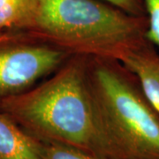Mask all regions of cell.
I'll return each instance as SVG.
<instances>
[{
    "label": "cell",
    "instance_id": "ba28073f",
    "mask_svg": "<svg viewBox=\"0 0 159 159\" xmlns=\"http://www.w3.org/2000/svg\"><path fill=\"white\" fill-rule=\"evenodd\" d=\"M44 159H107L82 148L59 142H42Z\"/></svg>",
    "mask_w": 159,
    "mask_h": 159
},
{
    "label": "cell",
    "instance_id": "8fae6325",
    "mask_svg": "<svg viewBox=\"0 0 159 159\" xmlns=\"http://www.w3.org/2000/svg\"><path fill=\"white\" fill-rule=\"evenodd\" d=\"M6 34V33H2V32H0V37H2L3 35H5Z\"/></svg>",
    "mask_w": 159,
    "mask_h": 159
},
{
    "label": "cell",
    "instance_id": "8992f818",
    "mask_svg": "<svg viewBox=\"0 0 159 159\" xmlns=\"http://www.w3.org/2000/svg\"><path fill=\"white\" fill-rule=\"evenodd\" d=\"M0 159H44L43 143L1 111Z\"/></svg>",
    "mask_w": 159,
    "mask_h": 159
},
{
    "label": "cell",
    "instance_id": "7a4b0ae2",
    "mask_svg": "<svg viewBox=\"0 0 159 159\" xmlns=\"http://www.w3.org/2000/svg\"><path fill=\"white\" fill-rule=\"evenodd\" d=\"M146 16L102 0H42L29 34L69 55L119 62L146 42Z\"/></svg>",
    "mask_w": 159,
    "mask_h": 159
},
{
    "label": "cell",
    "instance_id": "3957f363",
    "mask_svg": "<svg viewBox=\"0 0 159 159\" xmlns=\"http://www.w3.org/2000/svg\"><path fill=\"white\" fill-rule=\"evenodd\" d=\"M89 81L102 154L108 159H159V113L116 61L95 59Z\"/></svg>",
    "mask_w": 159,
    "mask_h": 159
},
{
    "label": "cell",
    "instance_id": "5b68a950",
    "mask_svg": "<svg viewBox=\"0 0 159 159\" xmlns=\"http://www.w3.org/2000/svg\"><path fill=\"white\" fill-rule=\"evenodd\" d=\"M137 80L146 98L159 113V54L146 41L133 48L119 63Z\"/></svg>",
    "mask_w": 159,
    "mask_h": 159
},
{
    "label": "cell",
    "instance_id": "6da1fadb",
    "mask_svg": "<svg viewBox=\"0 0 159 159\" xmlns=\"http://www.w3.org/2000/svg\"><path fill=\"white\" fill-rule=\"evenodd\" d=\"M84 58L66 60L49 79L2 100L0 111L41 142L68 144L103 157Z\"/></svg>",
    "mask_w": 159,
    "mask_h": 159
},
{
    "label": "cell",
    "instance_id": "30bf717a",
    "mask_svg": "<svg viewBox=\"0 0 159 159\" xmlns=\"http://www.w3.org/2000/svg\"><path fill=\"white\" fill-rule=\"evenodd\" d=\"M133 15L143 16L144 6L142 0H102Z\"/></svg>",
    "mask_w": 159,
    "mask_h": 159
},
{
    "label": "cell",
    "instance_id": "9c48e42d",
    "mask_svg": "<svg viewBox=\"0 0 159 159\" xmlns=\"http://www.w3.org/2000/svg\"><path fill=\"white\" fill-rule=\"evenodd\" d=\"M147 13L145 38L159 48V0H142Z\"/></svg>",
    "mask_w": 159,
    "mask_h": 159
},
{
    "label": "cell",
    "instance_id": "52a82bcc",
    "mask_svg": "<svg viewBox=\"0 0 159 159\" xmlns=\"http://www.w3.org/2000/svg\"><path fill=\"white\" fill-rule=\"evenodd\" d=\"M42 0H0V32L29 33Z\"/></svg>",
    "mask_w": 159,
    "mask_h": 159
},
{
    "label": "cell",
    "instance_id": "277c9868",
    "mask_svg": "<svg viewBox=\"0 0 159 159\" xmlns=\"http://www.w3.org/2000/svg\"><path fill=\"white\" fill-rule=\"evenodd\" d=\"M68 57L29 33H6L0 37V102L34 86Z\"/></svg>",
    "mask_w": 159,
    "mask_h": 159
}]
</instances>
